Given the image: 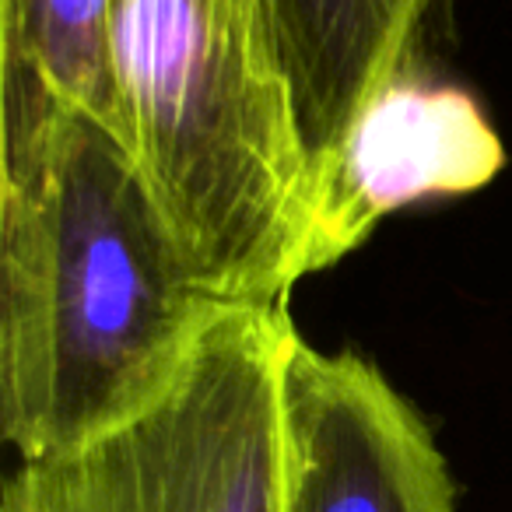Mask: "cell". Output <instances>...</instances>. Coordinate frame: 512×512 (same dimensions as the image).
Masks as SVG:
<instances>
[{"label": "cell", "mask_w": 512, "mask_h": 512, "mask_svg": "<svg viewBox=\"0 0 512 512\" xmlns=\"http://www.w3.org/2000/svg\"><path fill=\"white\" fill-rule=\"evenodd\" d=\"M285 306H232L151 411L22 460L0 512H285Z\"/></svg>", "instance_id": "cell-3"}, {"label": "cell", "mask_w": 512, "mask_h": 512, "mask_svg": "<svg viewBox=\"0 0 512 512\" xmlns=\"http://www.w3.org/2000/svg\"><path fill=\"white\" fill-rule=\"evenodd\" d=\"M285 512H456L428 421L355 351L295 334L285 358Z\"/></svg>", "instance_id": "cell-4"}, {"label": "cell", "mask_w": 512, "mask_h": 512, "mask_svg": "<svg viewBox=\"0 0 512 512\" xmlns=\"http://www.w3.org/2000/svg\"><path fill=\"white\" fill-rule=\"evenodd\" d=\"M502 165L505 148L474 95L418 78L414 67L372 99L313 179L306 271L355 253L393 211L481 190Z\"/></svg>", "instance_id": "cell-5"}, {"label": "cell", "mask_w": 512, "mask_h": 512, "mask_svg": "<svg viewBox=\"0 0 512 512\" xmlns=\"http://www.w3.org/2000/svg\"><path fill=\"white\" fill-rule=\"evenodd\" d=\"M116 127L228 306H288L306 271L313 169L267 0H116Z\"/></svg>", "instance_id": "cell-2"}, {"label": "cell", "mask_w": 512, "mask_h": 512, "mask_svg": "<svg viewBox=\"0 0 512 512\" xmlns=\"http://www.w3.org/2000/svg\"><path fill=\"white\" fill-rule=\"evenodd\" d=\"M232 309L120 130L0 85V428L50 460L151 411Z\"/></svg>", "instance_id": "cell-1"}, {"label": "cell", "mask_w": 512, "mask_h": 512, "mask_svg": "<svg viewBox=\"0 0 512 512\" xmlns=\"http://www.w3.org/2000/svg\"><path fill=\"white\" fill-rule=\"evenodd\" d=\"M285 50L313 179L383 88L414 71L442 0H267Z\"/></svg>", "instance_id": "cell-6"}, {"label": "cell", "mask_w": 512, "mask_h": 512, "mask_svg": "<svg viewBox=\"0 0 512 512\" xmlns=\"http://www.w3.org/2000/svg\"><path fill=\"white\" fill-rule=\"evenodd\" d=\"M116 0H0V67L39 78L60 102L116 127L109 29Z\"/></svg>", "instance_id": "cell-7"}]
</instances>
